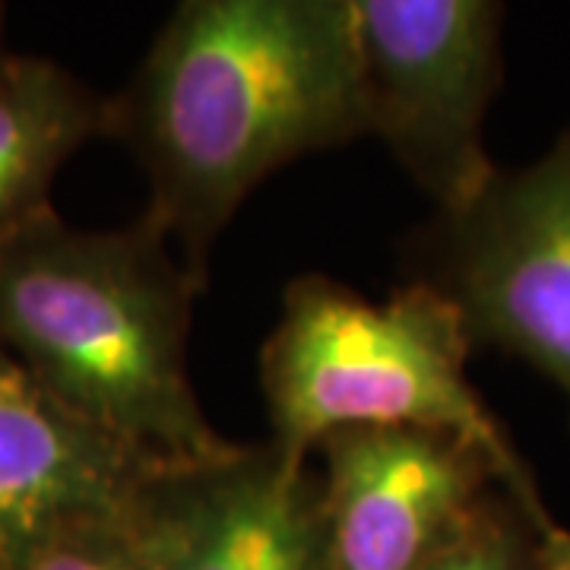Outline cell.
<instances>
[{
	"label": "cell",
	"instance_id": "cell-3",
	"mask_svg": "<svg viewBox=\"0 0 570 570\" xmlns=\"http://www.w3.org/2000/svg\"><path fill=\"white\" fill-rule=\"evenodd\" d=\"M463 314L431 283L367 302L326 276L285 288L261 355L273 441L295 456L346 428H441L472 438L539 498L530 466L469 384Z\"/></svg>",
	"mask_w": 570,
	"mask_h": 570
},
{
	"label": "cell",
	"instance_id": "cell-9",
	"mask_svg": "<svg viewBox=\"0 0 570 570\" xmlns=\"http://www.w3.org/2000/svg\"><path fill=\"white\" fill-rule=\"evenodd\" d=\"M111 99L48 58H0V242L51 213V187L82 142L108 137Z\"/></svg>",
	"mask_w": 570,
	"mask_h": 570
},
{
	"label": "cell",
	"instance_id": "cell-4",
	"mask_svg": "<svg viewBox=\"0 0 570 570\" xmlns=\"http://www.w3.org/2000/svg\"><path fill=\"white\" fill-rule=\"evenodd\" d=\"M367 137L438 204L466 209L498 175L485 115L501 86L504 7L491 0H352Z\"/></svg>",
	"mask_w": 570,
	"mask_h": 570
},
{
	"label": "cell",
	"instance_id": "cell-11",
	"mask_svg": "<svg viewBox=\"0 0 570 570\" xmlns=\"http://www.w3.org/2000/svg\"><path fill=\"white\" fill-rule=\"evenodd\" d=\"M22 570H146L124 520H96L61 532Z\"/></svg>",
	"mask_w": 570,
	"mask_h": 570
},
{
	"label": "cell",
	"instance_id": "cell-2",
	"mask_svg": "<svg viewBox=\"0 0 570 570\" xmlns=\"http://www.w3.org/2000/svg\"><path fill=\"white\" fill-rule=\"evenodd\" d=\"M204 279L140 216L86 232L51 209L0 242V348L86 425L156 466L235 444L206 422L187 374Z\"/></svg>",
	"mask_w": 570,
	"mask_h": 570
},
{
	"label": "cell",
	"instance_id": "cell-1",
	"mask_svg": "<svg viewBox=\"0 0 570 570\" xmlns=\"http://www.w3.org/2000/svg\"><path fill=\"white\" fill-rule=\"evenodd\" d=\"M146 219L204 279L238 206L298 156L367 137L352 0H187L111 99Z\"/></svg>",
	"mask_w": 570,
	"mask_h": 570
},
{
	"label": "cell",
	"instance_id": "cell-7",
	"mask_svg": "<svg viewBox=\"0 0 570 570\" xmlns=\"http://www.w3.org/2000/svg\"><path fill=\"white\" fill-rule=\"evenodd\" d=\"M146 570H324L321 475L276 441L159 466L127 510Z\"/></svg>",
	"mask_w": 570,
	"mask_h": 570
},
{
	"label": "cell",
	"instance_id": "cell-10",
	"mask_svg": "<svg viewBox=\"0 0 570 570\" xmlns=\"http://www.w3.org/2000/svg\"><path fill=\"white\" fill-rule=\"evenodd\" d=\"M546 510L527 508L510 491H494L469 527L425 570H542Z\"/></svg>",
	"mask_w": 570,
	"mask_h": 570
},
{
	"label": "cell",
	"instance_id": "cell-13",
	"mask_svg": "<svg viewBox=\"0 0 570 570\" xmlns=\"http://www.w3.org/2000/svg\"><path fill=\"white\" fill-rule=\"evenodd\" d=\"M3 17H7V13H3V3H0V58L7 55V48H3Z\"/></svg>",
	"mask_w": 570,
	"mask_h": 570
},
{
	"label": "cell",
	"instance_id": "cell-5",
	"mask_svg": "<svg viewBox=\"0 0 570 570\" xmlns=\"http://www.w3.org/2000/svg\"><path fill=\"white\" fill-rule=\"evenodd\" d=\"M422 283L463 314L472 346L539 367L570 400V127L539 163L501 171L428 235Z\"/></svg>",
	"mask_w": 570,
	"mask_h": 570
},
{
	"label": "cell",
	"instance_id": "cell-6",
	"mask_svg": "<svg viewBox=\"0 0 570 570\" xmlns=\"http://www.w3.org/2000/svg\"><path fill=\"white\" fill-rule=\"evenodd\" d=\"M317 450L324 570H425L494 491L546 510L482 444L441 428H346Z\"/></svg>",
	"mask_w": 570,
	"mask_h": 570
},
{
	"label": "cell",
	"instance_id": "cell-12",
	"mask_svg": "<svg viewBox=\"0 0 570 570\" xmlns=\"http://www.w3.org/2000/svg\"><path fill=\"white\" fill-rule=\"evenodd\" d=\"M542 570H570V532L554 520L542 532Z\"/></svg>",
	"mask_w": 570,
	"mask_h": 570
},
{
	"label": "cell",
	"instance_id": "cell-8",
	"mask_svg": "<svg viewBox=\"0 0 570 570\" xmlns=\"http://www.w3.org/2000/svg\"><path fill=\"white\" fill-rule=\"evenodd\" d=\"M156 463L86 425L0 348V570L61 532L124 520Z\"/></svg>",
	"mask_w": 570,
	"mask_h": 570
}]
</instances>
